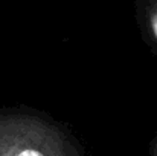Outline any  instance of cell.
I'll list each match as a JSON object with an SVG mask.
<instances>
[{
  "label": "cell",
  "instance_id": "cell-1",
  "mask_svg": "<svg viewBox=\"0 0 157 156\" xmlns=\"http://www.w3.org/2000/svg\"><path fill=\"white\" fill-rule=\"evenodd\" d=\"M0 156H82L55 122L25 109H0Z\"/></svg>",
  "mask_w": 157,
  "mask_h": 156
},
{
  "label": "cell",
  "instance_id": "cell-2",
  "mask_svg": "<svg viewBox=\"0 0 157 156\" xmlns=\"http://www.w3.org/2000/svg\"><path fill=\"white\" fill-rule=\"evenodd\" d=\"M136 5L144 34L157 46V0H137Z\"/></svg>",
  "mask_w": 157,
  "mask_h": 156
},
{
  "label": "cell",
  "instance_id": "cell-3",
  "mask_svg": "<svg viewBox=\"0 0 157 156\" xmlns=\"http://www.w3.org/2000/svg\"><path fill=\"white\" fill-rule=\"evenodd\" d=\"M151 156H157V136L154 139V142H153V155Z\"/></svg>",
  "mask_w": 157,
  "mask_h": 156
}]
</instances>
